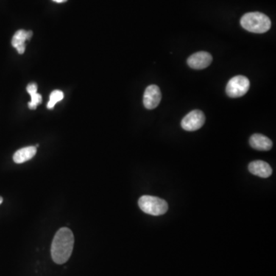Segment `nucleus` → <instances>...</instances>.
<instances>
[{
  "mask_svg": "<svg viewBox=\"0 0 276 276\" xmlns=\"http://www.w3.org/2000/svg\"><path fill=\"white\" fill-rule=\"evenodd\" d=\"M35 146H30L22 148L14 154L13 160L16 163H23L31 160L36 154Z\"/></svg>",
  "mask_w": 276,
  "mask_h": 276,
  "instance_id": "obj_11",
  "label": "nucleus"
},
{
  "mask_svg": "<svg viewBox=\"0 0 276 276\" xmlns=\"http://www.w3.org/2000/svg\"><path fill=\"white\" fill-rule=\"evenodd\" d=\"M138 205L143 213L151 216H160L168 210V204L164 199L148 195L142 196L139 199Z\"/></svg>",
  "mask_w": 276,
  "mask_h": 276,
  "instance_id": "obj_3",
  "label": "nucleus"
},
{
  "mask_svg": "<svg viewBox=\"0 0 276 276\" xmlns=\"http://www.w3.org/2000/svg\"><path fill=\"white\" fill-rule=\"evenodd\" d=\"M161 91L155 85H149L143 94V105L148 110L156 108L161 101Z\"/></svg>",
  "mask_w": 276,
  "mask_h": 276,
  "instance_id": "obj_6",
  "label": "nucleus"
},
{
  "mask_svg": "<svg viewBox=\"0 0 276 276\" xmlns=\"http://www.w3.org/2000/svg\"><path fill=\"white\" fill-rule=\"evenodd\" d=\"M205 121L204 112L199 110H193L184 117L181 121V126L187 132H195L203 127Z\"/></svg>",
  "mask_w": 276,
  "mask_h": 276,
  "instance_id": "obj_5",
  "label": "nucleus"
},
{
  "mask_svg": "<svg viewBox=\"0 0 276 276\" xmlns=\"http://www.w3.org/2000/svg\"><path fill=\"white\" fill-rule=\"evenodd\" d=\"M242 27L253 33H265L270 29L272 26L270 19L259 12H248L245 14L241 20Z\"/></svg>",
  "mask_w": 276,
  "mask_h": 276,
  "instance_id": "obj_2",
  "label": "nucleus"
},
{
  "mask_svg": "<svg viewBox=\"0 0 276 276\" xmlns=\"http://www.w3.org/2000/svg\"><path fill=\"white\" fill-rule=\"evenodd\" d=\"M213 61L211 54L207 51H199L190 56L187 59L189 66L193 69H204L210 66Z\"/></svg>",
  "mask_w": 276,
  "mask_h": 276,
  "instance_id": "obj_7",
  "label": "nucleus"
},
{
  "mask_svg": "<svg viewBox=\"0 0 276 276\" xmlns=\"http://www.w3.org/2000/svg\"><path fill=\"white\" fill-rule=\"evenodd\" d=\"M52 1H54V3H65V2H66L67 0H52Z\"/></svg>",
  "mask_w": 276,
  "mask_h": 276,
  "instance_id": "obj_15",
  "label": "nucleus"
},
{
  "mask_svg": "<svg viewBox=\"0 0 276 276\" xmlns=\"http://www.w3.org/2000/svg\"><path fill=\"white\" fill-rule=\"evenodd\" d=\"M74 243V235L71 230L64 227L58 231L51 243V255L53 261L59 265L66 263L72 253Z\"/></svg>",
  "mask_w": 276,
  "mask_h": 276,
  "instance_id": "obj_1",
  "label": "nucleus"
},
{
  "mask_svg": "<svg viewBox=\"0 0 276 276\" xmlns=\"http://www.w3.org/2000/svg\"><path fill=\"white\" fill-rule=\"evenodd\" d=\"M42 100H43L42 95L37 93V92L36 93H34L32 94V95H31V101L29 103V104H28L29 109H31V110H35V109L36 108L37 106H38L39 104H41Z\"/></svg>",
  "mask_w": 276,
  "mask_h": 276,
  "instance_id": "obj_13",
  "label": "nucleus"
},
{
  "mask_svg": "<svg viewBox=\"0 0 276 276\" xmlns=\"http://www.w3.org/2000/svg\"><path fill=\"white\" fill-rule=\"evenodd\" d=\"M3 198L1 197V196H0V204H2V203H3Z\"/></svg>",
  "mask_w": 276,
  "mask_h": 276,
  "instance_id": "obj_16",
  "label": "nucleus"
},
{
  "mask_svg": "<svg viewBox=\"0 0 276 276\" xmlns=\"http://www.w3.org/2000/svg\"><path fill=\"white\" fill-rule=\"evenodd\" d=\"M27 89L28 93L29 94V95H32V94L36 93L37 89H38V88H37L36 84L35 83H31L29 84V85L27 86Z\"/></svg>",
  "mask_w": 276,
  "mask_h": 276,
  "instance_id": "obj_14",
  "label": "nucleus"
},
{
  "mask_svg": "<svg viewBox=\"0 0 276 276\" xmlns=\"http://www.w3.org/2000/svg\"><path fill=\"white\" fill-rule=\"evenodd\" d=\"M249 143L257 151H267L272 149V141L267 137L260 134H254L249 139Z\"/></svg>",
  "mask_w": 276,
  "mask_h": 276,
  "instance_id": "obj_10",
  "label": "nucleus"
},
{
  "mask_svg": "<svg viewBox=\"0 0 276 276\" xmlns=\"http://www.w3.org/2000/svg\"><path fill=\"white\" fill-rule=\"evenodd\" d=\"M63 98V92L59 91V90H54V91L51 92V95H50V100L48 102V104H47V107L51 110V109H52L53 107H54L56 103L62 101Z\"/></svg>",
  "mask_w": 276,
  "mask_h": 276,
  "instance_id": "obj_12",
  "label": "nucleus"
},
{
  "mask_svg": "<svg viewBox=\"0 0 276 276\" xmlns=\"http://www.w3.org/2000/svg\"><path fill=\"white\" fill-rule=\"evenodd\" d=\"M32 36V31H26L23 29L17 31L12 37V45L14 48H16L17 51L20 54H23L26 50L25 42L29 40Z\"/></svg>",
  "mask_w": 276,
  "mask_h": 276,
  "instance_id": "obj_9",
  "label": "nucleus"
},
{
  "mask_svg": "<svg viewBox=\"0 0 276 276\" xmlns=\"http://www.w3.org/2000/svg\"><path fill=\"white\" fill-rule=\"evenodd\" d=\"M248 168L251 174L261 178H268L272 174V169L270 165L263 160H255L251 162Z\"/></svg>",
  "mask_w": 276,
  "mask_h": 276,
  "instance_id": "obj_8",
  "label": "nucleus"
},
{
  "mask_svg": "<svg viewBox=\"0 0 276 276\" xmlns=\"http://www.w3.org/2000/svg\"><path fill=\"white\" fill-rule=\"evenodd\" d=\"M250 82L247 78L243 76H237L232 78L227 85L226 92L230 98H240L249 91Z\"/></svg>",
  "mask_w": 276,
  "mask_h": 276,
  "instance_id": "obj_4",
  "label": "nucleus"
}]
</instances>
